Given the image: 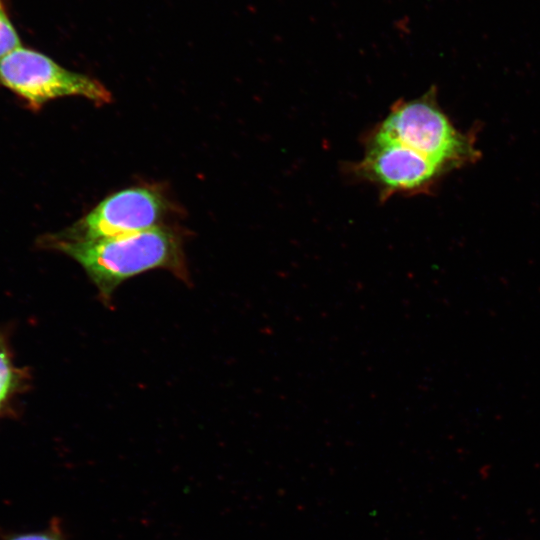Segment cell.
<instances>
[{
	"mask_svg": "<svg viewBox=\"0 0 540 540\" xmlns=\"http://www.w3.org/2000/svg\"><path fill=\"white\" fill-rule=\"evenodd\" d=\"M27 368L16 365L9 339V333L0 330V418L14 413V404L27 391L30 383Z\"/></svg>",
	"mask_w": 540,
	"mask_h": 540,
	"instance_id": "8992f818",
	"label": "cell"
},
{
	"mask_svg": "<svg viewBox=\"0 0 540 540\" xmlns=\"http://www.w3.org/2000/svg\"><path fill=\"white\" fill-rule=\"evenodd\" d=\"M5 540H66L60 524L53 520L50 526L43 531L13 534Z\"/></svg>",
	"mask_w": 540,
	"mask_h": 540,
	"instance_id": "ba28073f",
	"label": "cell"
},
{
	"mask_svg": "<svg viewBox=\"0 0 540 540\" xmlns=\"http://www.w3.org/2000/svg\"><path fill=\"white\" fill-rule=\"evenodd\" d=\"M170 203L156 187L136 186L115 192L68 228L42 239L92 242L162 225Z\"/></svg>",
	"mask_w": 540,
	"mask_h": 540,
	"instance_id": "277c9868",
	"label": "cell"
},
{
	"mask_svg": "<svg viewBox=\"0 0 540 540\" xmlns=\"http://www.w3.org/2000/svg\"><path fill=\"white\" fill-rule=\"evenodd\" d=\"M377 128L438 165L444 172L473 162V140L459 132L438 106L435 92L398 101Z\"/></svg>",
	"mask_w": 540,
	"mask_h": 540,
	"instance_id": "7a4b0ae2",
	"label": "cell"
},
{
	"mask_svg": "<svg viewBox=\"0 0 540 540\" xmlns=\"http://www.w3.org/2000/svg\"><path fill=\"white\" fill-rule=\"evenodd\" d=\"M0 86L34 111L65 96H81L96 105L112 100L110 91L96 79L70 71L47 55L22 46L0 59Z\"/></svg>",
	"mask_w": 540,
	"mask_h": 540,
	"instance_id": "3957f363",
	"label": "cell"
},
{
	"mask_svg": "<svg viewBox=\"0 0 540 540\" xmlns=\"http://www.w3.org/2000/svg\"><path fill=\"white\" fill-rule=\"evenodd\" d=\"M21 46L19 35L12 24L4 0H0V59Z\"/></svg>",
	"mask_w": 540,
	"mask_h": 540,
	"instance_id": "52a82bcc",
	"label": "cell"
},
{
	"mask_svg": "<svg viewBox=\"0 0 540 540\" xmlns=\"http://www.w3.org/2000/svg\"><path fill=\"white\" fill-rule=\"evenodd\" d=\"M40 244L78 262L106 304L122 282L149 270L166 269L188 282L182 238L164 225L92 242L42 239Z\"/></svg>",
	"mask_w": 540,
	"mask_h": 540,
	"instance_id": "6da1fadb",
	"label": "cell"
},
{
	"mask_svg": "<svg viewBox=\"0 0 540 540\" xmlns=\"http://www.w3.org/2000/svg\"><path fill=\"white\" fill-rule=\"evenodd\" d=\"M352 172L374 184L386 199L394 194L427 190L444 171L376 127L366 139L363 158L353 165Z\"/></svg>",
	"mask_w": 540,
	"mask_h": 540,
	"instance_id": "5b68a950",
	"label": "cell"
}]
</instances>
